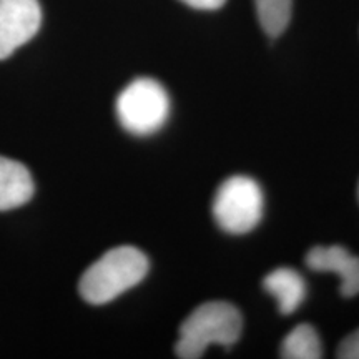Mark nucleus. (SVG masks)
<instances>
[{
    "label": "nucleus",
    "instance_id": "f257e3e1",
    "mask_svg": "<svg viewBox=\"0 0 359 359\" xmlns=\"http://www.w3.org/2000/svg\"><path fill=\"white\" fill-rule=\"evenodd\" d=\"M147 255L135 246H116L83 273L79 283L82 298L90 304L114 302L147 276Z\"/></svg>",
    "mask_w": 359,
    "mask_h": 359
},
{
    "label": "nucleus",
    "instance_id": "f03ea898",
    "mask_svg": "<svg viewBox=\"0 0 359 359\" xmlns=\"http://www.w3.org/2000/svg\"><path fill=\"white\" fill-rule=\"evenodd\" d=\"M243 331L238 308L226 302H208L193 309L180 326L175 353L182 359H198L212 344L231 348Z\"/></svg>",
    "mask_w": 359,
    "mask_h": 359
},
{
    "label": "nucleus",
    "instance_id": "7ed1b4c3",
    "mask_svg": "<svg viewBox=\"0 0 359 359\" xmlns=\"http://www.w3.org/2000/svg\"><path fill=\"white\" fill-rule=\"evenodd\" d=\"M116 116L128 133L147 137L163 127L170 115L167 90L154 79H137L116 98Z\"/></svg>",
    "mask_w": 359,
    "mask_h": 359
},
{
    "label": "nucleus",
    "instance_id": "20e7f679",
    "mask_svg": "<svg viewBox=\"0 0 359 359\" xmlns=\"http://www.w3.org/2000/svg\"><path fill=\"white\" fill-rule=\"evenodd\" d=\"M263 206V190L257 180L236 175L224 180L217 190L213 217L223 231L245 235L262 222Z\"/></svg>",
    "mask_w": 359,
    "mask_h": 359
},
{
    "label": "nucleus",
    "instance_id": "39448f33",
    "mask_svg": "<svg viewBox=\"0 0 359 359\" xmlns=\"http://www.w3.org/2000/svg\"><path fill=\"white\" fill-rule=\"evenodd\" d=\"M42 24L39 0H0V60L29 42Z\"/></svg>",
    "mask_w": 359,
    "mask_h": 359
},
{
    "label": "nucleus",
    "instance_id": "423d86ee",
    "mask_svg": "<svg viewBox=\"0 0 359 359\" xmlns=\"http://www.w3.org/2000/svg\"><path fill=\"white\" fill-rule=\"evenodd\" d=\"M306 266L318 273L338 275L339 293L344 298L359 294V257H354L344 246H314L306 255Z\"/></svg>",
    "mask_w": 359,
    "mask_h": 359
},
{
    "label": "nucleus",
    "instance_id": "0eeeda50",
    "mask_svg": "<svg viewBox=\"0 0 359 359\" xmlns=\"http://www.w3.org/2000/svg\"><path fill=\"white\" fill-rule=\"evenodd\" d=\"M34 180L20 161L0 156V212L19 208L34 196Z\"/></svg>",
    "mask_w": 359,
    "mask_h": 359
},
{
    "label": "nucleus",
    "instance_id": "6e6552de",
    "mask_svg": "<svg viewBox=\"0 0 359 359\" xmlns=\"http://www.w3.org/2000/svg\"><path fill=\"white\" fill-rule=\"evenodd\" d=\"M263 288L276 299L278 309L283 314L294 313L306 298L304 278L291 268H278L268 273L263 280Z\"/></svg>",
    "mask_w": 359,
    "mask_h": 359
},
{
    "label": "nucleus",
    "instance_id": "1a4fd4ad",
    "mask_svg": "<svg viewBox=\"0 0 359 359\" xmlns=\"http://www.w3.org/2000/svg\"><path fill=\"white\" fill-rule=\"evenodd\" d=\"M281 358L285 359H320L323 358L321 339L311 325H299L283 339Z\"/></svg>",
    "mask_w": 359,
    "mask_h": 359
},
{
    "label": "nucleus",
    "instance_id": "9d476101",
    "mask_svg": "<svg viewBox=\"0 0 359 359\" xmlns=\"http://www.w3.org/2000/svg\"><path fill=\"white\" fill-rule=\"evenodd\" d=\"M258 20L269 37H278L291 20L293 0H255Z\"/></svg>",
    "mask_w": 359,
    "mask_h": 359
},
{
    "label": "nucleus",
    "instance_id": "9b49d317",
    "mask_svg": "<svg viewBox=\"0 0 359 359\" xmlns=\"http://www.w3.org/2000/svg\"><path fill=\"white\" fill-rule=\"evenodd\" d=\"M339 359H359V330L353 331L351 334L346 336L341 341L338 348Z\"/></svg>",
    "mask_w": 359,
    "mask_h": 359
},
{
    "label": "nucleus",
    "instance_id": "f8f14e48",
    "mask_svg": "<svg viewBox=\"0 0 359 359\" xmlns=\"http://www.w3.org/2000/svg\"><path fill=\"white\" fill-rule=\"evenodd\" d=\"M182 2L193 8H198V11H217L224 6L226 0H182Z\"/></svg>",
    "mask_w": 359,
    "mask_h": 359
},
{
    "label": "nucleus",
    "instance_id": "ddd939ff",
    "mask_svg": "<svg viewBox=\"0 0 359 359\" xmlns=\"http://www.w3.org/2000/svg\"><path fill=\"white\" fill-rule=\"evenodd\" d=\"M358 195H359V188H358Z\"/></svg>",
    "mask_w": 359,
    "mask_h": 359
}]
</instances>
